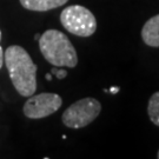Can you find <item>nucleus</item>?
<instances>
[{"mask_svg":"<svg viewBox=\"0 0 159 159\" xmlns=\"http://www.w3.org/2000/svg\"><path fill=\"white\" fill-rule=\"evenodd\" d=\"M4 63L14 89L23 97H31L37 90V65L27 51L19 45H12L5 51Z\"/></svg>","mask_w":159,"mask_h":159,"instance_id":"f257e3e1","label":"nucleus"},{"mask_svg":"<svg viewBox=\"0 0 159 159\" xmlns=\"http://www.w3.org/2000/svg\"><path fill=\"white\" fill-rule=\"evenodd\" d=\"M39 48L48 63L56 67H75L78 56L67 37L58 30H47L40 35Z\"/></svg>","mask_w":159,"mask_h":159,"instance_id":"f03ea898","label":"nucleus"},{"mask_svg":"<svg viewBox=\"0 0 159 159\" xmlns=\"http://www.w3.org/2000/svg\"><path fill=\"white\" fill-rule=\"evenodd\" d=\"M60 23L70 33L84 38L92 35L97 30V20L93 13L81 5L65 7L60 14Z\"/></svg>","mask_w":159,"mask_h":159,"instance_id":"7ed1b4c3","label":"nucleus"},{"mask_svg":"<svg viewBox=\"0 0 159 159\" xmlns=\"http://www.w3.org/2000/svg\"><path fill=\"white\" fill-rule=\"evenodd\" d=\"M102 111V104L94 98H83L72 104L63 113V123L70 129H81L99 116Z\"/></svg>","mask_w":159,"mask_h":159,"instance_id":"20e7f679","label":"nucleus"},{"mask_svg":"<svg viewBox=\"0 0 159 159\" xmlns=\"http://www.w3.org/2000/svg\"><path fill=\"white\" fill-rule=\"evenodd\" d=\"M63 99L56 93H40L27 99L23 107L24 114L30 119H41L57 112L61 107Z\"/></svg>","mask_w":159,"mask_h":159,"instance_id":"39448f33","label":"nucleus"},{"mask_svg":"<svg viewBox=\"0 0 159 159\" xmlns=\"http://www.w3.org/2000/svg\"><path fill=\"white\" fill-rule=\"evenodd\" d=\"M143 41L151 47H159V14L150 18L142 30Z\"/></svg>","mask_w":159,"mask_h":159,"instance_id":"423d86ee","label":"nucleus"},{"mask_svg":"<svg viewBox=\"0 0 159 159\" xmlns=\"http://www.w3.org/2000/svg\"><path fill=\"white\" fill-rule=\"evenodd\" d=\"M24 8L34 12H46L66 4L68 0H19Z\"/></svg>","mask_w":159,"mask_h":159,"instance_id":"0eeeda50","label":"nucleus"},{"mask_svg":"<svg viewBox=\"0 0 159 159\" xmlns=\"http://www.w3.org/2000/svg\"><path fill=\"white\" fill-rule=\"evenodd\" d=\"M148 113L150 120L156 126H159V91L152 94L148 105Z\"/></svg>","mask_w":159,"mask_h":159,"instance_id":"6e6552de","label":"nucleus"},{"mask_svg":"<svg viewBox=\"0 0 159 159\" xmlns=\"http://www.w3.org/2000/svg\"><path fill=\"white\" fill-rule=\"evenodd\" d=\"M51 73L53 75H56L57 77V79H64L66 75H67V72H66V70H59V68H52L51 70Z\"/></svg>","mask_w":159,"mask_h":159,"instance_id":"1a4fd4ad","label":"nucleus"},{"mask_svg":"<svg viewBox=\"0 0 159 159\" xmlns=\"http://www.w3.org/2000/svg\"><path fill=\"white\" fill-rule=\"evenodd\" d=\"M5 51L2 50V47L0 46V70H1V67H2V65H4V59H5Z\"/></svg>","mask_w":159,"mask_h":159,"instance_id":"9d476101","label":"nucleus"},{"mask_svg":"<svg viewBox=\"0 0 159 159\" xmlns=\"http://www.w3.org/2000/svg\"><path fill=\"white\" fill-rule=\"evenodd\" d=\"M119 92V87H112L111 89V93H118Z\"/></svg>","mask_w":159,"mask_h":159,"instance_id":"9b49d317","label":"nucleus"},{"mask_svg":"<svg viewBox=\"0 0 159 159\" xmlns=\"http://www.w3.org/2000/svg\"><path fill=\"white\" fill-rule=\"evenodd\" d=\"M46 79L51 80L52 79V73H47V74H46Z\"/></svg>","mask_w":159,"mask_h":159,"instance_id":"f8f14e48","label":"nucleus"},{"mask_svg":"<svg viewBox=\"0 0 159 159\" xmlns=\"http://www.w3.org/2000/svg\"><path fill=\"white\" fill-rule=\"evenodd\" d=\"M39 38H40V34H35L34 35V39L35 40H39Z\"/></svg>","mask_w":159,"mask_h":159,"instance_id":"ddd939ff","label":"nucleus"},{"mask_svg":"<svg viewBox=\"0 0 159 159\" xmlns=\"http://www.w3.org/2000/svg\"><path fill=\"white\" fill-rule=\"evenodd\" d=\"M0 40H1V31H0Z\"/></svg>","mask_w":159,"mask_h":159,"instance_id":"4468645a","label":"nucleus"},{"mask_svg":"<svg viewBox=\"0 0 159 159\" xmlns=\"http://www.w3.org/2000/svg\"><path fill=\"white\" fill-rule=\"evenodd\" d=\"M157 157H158V159H159V151H158V154H157Z\"/></svg>","mask_w":159,"mask_h":159,"instance_id":"2eb2a0df","label":"nucleus"}]
</instances>
